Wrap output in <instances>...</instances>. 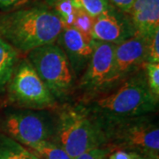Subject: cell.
Instances as JSON below:
<instances>
[{
	"mask_svg": "<svg viewBox=\"0 0 159 159\" xmlns=\"http://www.w3.org/2000/svg\"><path fill=\"white\" fill-rule=\"evenodd\" d=\"M157 102L144 72H141L127 78L114 92L93 101L87 108L104 123L148 115L156 110Z\"/></svg>",
	"mask_w": 159,
	"mask_h": 159,
	"instance_id": "obj_2",
	"label": "cell"
},
{
	"mask_svg": "<svg viewBox=\"0 0 159 159\" xmlns=\"http://www.w3.org/2000/svg\"><path fill=\"white\" fill-rule=\"evenodd\" d=\"M146 62V40L134 35L116 44L113 65L106 89H112L127 78L136 74V71Z\"/></svg>",
	"mask_w": 159,
	"mask_h": 159,
	"instance_id": "obj_8",
	"label": "cell"
},
{
	"mask_svg": "<svg viewBox=\"0 0 159 159\" xmlns=\"http://www.w3.org/2000/svg\"><path fill=\"white\" fill-rule=\"evenodd\" d=\"M45 1L48 3V5H50V6H54L56 3L59 2V1H62V0H45Z\"/></svg>",
	"mask_w": 159,
	"mask_h": 159,
	"instance_id": "obj_26",
	"label": "cell"
},
{
	"mask_svg": "<svg viewBox=\"0 0 159 159\" xmlns=\"http://www.w3.org/2000/svg\"><path fill=\"white\" fill-rule=\"evenodd\" d=\"M52 6H54L53 10L59 17L64 27H72L78 9L73 6L71 0H62Z\"/></svg>",
	"mask_w": 159,
	"mask_h": 159,
	"instance_id": "obj_17",
	"label": "cell"
},
{
	"mask_svg": "<svg viewBox=\"0 0 159 159\" xmlns=\"http://www.w3.org/2000/svg\"><path fill=\"white\" fill-rule=\"evenodd\" d=\"M31 0H0V10L11 11L27 5Z\"/></svg>",
	"mask_w": 159,
	"mask_h": 159,
	"instance_id": "obj_22",
	"label": "cell"
},
{
	"mask_svg": "<svg viewBox=\"0 0 159 159\" xmlns=\"http://www.w3.org/2000/svg\"><path fill=\"white\" fill-rule=\"evenodd\" d=\"M144 74L148 88L157 100L159 98V63L145 62L143 65Z\"/></svg>",
	"mask_w": 159,
	"mask_h": 159,
	"instance_id": "obj_18",
	"label": "cell"
},
{
	"mask_svg": "<svg viewBox=\"0 0 159 159\" xmlns=\"http://www.w3.org/2000/svg\"><path fill=\"white\" fill-rule=\"evenodd\" d=\"M62 49L72 66L74 74L86 68L94 51L95 41L74 27H64L57 37Z\"/></svg>",
	"mask_w": 159,
	"mask_h": 159,
	"instance_id": "obj_11",
	"label": "cell"
},
{
	"mask_svg": "<svg viewBox=\"0 0 159 159\" xmlns=\"http://www.w3.org/2000/svg\"><path fill=\"white\" fill-rule=\"evenodd\" d=\"M63 28L55 11L46 6L20 7L0 14V37L25 53L53 43Z\"/></svg>",
	"mask_w": 159,
	"mask_h": 159,
	"instance_id": "obj_1",
	"label": "cell"
},
{
	"mask_svg": "<svg viewBox=\"0 0 159 159\" xmlns=\"http://www.w3.org/2000/svg\"><path fill=\"white\" fill-rule=\"evenodd\" d=\"M159 31L146 40V62L159 63Z\"/></svg>",
	"mask_w": 159,
	"mask_h": 159,
	"instance_id": "obj_20",
	"label": "cell"
},
{
	"mask_svg": "<svg viewBox=\"0 0 159 159\" xmlns=\"http://www.w3.org/2000/svg\"><path fill=\"white\" fill-rule=\"evenodd\" d=\"M52 142L75 158L90 149L103 147L107 137L102 123L87 107L68 105L58 113Z\"/></svg>",
	"mask_w": 159,
	"mask_h": 159,
	"instance_id": "obj_3",
	"label": "cell"
},
{
	"mask_svg": "<svg viewBox=\"0 0 159 159\" xmlns=\"http://www.w3.org/2000/svg\"><path fill=\"white\" fill-rule=\"evenodd\" d=\"M110 150L104 147L90 149L74 159H107Z\"/></svg>",
	"mask_w": 159,
	"mask_h": 159,
	"instance_id": "obj_21",
	"label": "cell"
},
{
	"mask_svg": "<svg viewBox=\"0 0 159 159\" xmlns=\"http://www.w3.org/2000/svg\"><path fill=\"white\" fill-rule=\"evenodd\" d=\"M128 15L136 35L143 39L159 31V0H134Z\"/></svg>",
	"mask_w": 159,
	"mask_h": 159,
	"instance_id": "obj_12",
	"label": "cell"
},
{
	"mask_svg": "<svg viewBox=\"0 0 159 159\" xmlns=\"http://www.w3.org/2000/svg\"><path fill=\"white\" fill-rule=\"evenodd\" d=\"M116 44L95 41L94 51L81 76L80 87L88 93L106 89L113 65Z\"/></svg>",
	"mask_w": 159,
	"mask_h": 159,
	"instance_id": "obj_9",
	"label": "cell"
},
{
	"mask_svg": "<svg viewBox=\"0 0 159 159\" xmlns=\"http://www.w3.org/2000/svg\"><path fill=\"white\" fill-rule=\"evenodd\" d=\"M73 6L92 18H97L111 7L109 0H71Z\"/></svg>",
	"mask_w": 159,
	"mask_h": 159,
	"instance_id": "obj_16",
	"label": "cell"
},
{
	"mask_svg": "<svg viewBox=\"0 0 159 159\" xmlns=\"http://www.w3.org/2000/svg\"><path fill=\"white\" fill-rule=\"evenodd\" d=\"M134 1V0H109L111 6L126 14L130 12Z\"/></svg>",
	"mask_w": 159,
	"mask_h": 159,
	"instance_id": "obj_23",
	"label": "cell"
},
{
	"mask_svg": "<svg viewBox=\"0 0 159 159\" xmlns=\"http://www.w3.org/2000/svg\"><path fill=\"white\" fill-rule=\"evenodd\" d=\"M0 159H39L30 150L5 134H0Z\"/></svg>",
	"mask_w": 159,
	"mask_h": 159,
	"instance_id": "obj_14",
	"label": "cell"
},
{
	"mask_svg": "<svg viewBox=\"0 0 159 159\" xmlns=\"http://www.w3.org/2000/svg\"><path fill=\"white\" fill-rule=\"evenodd\" d=\"M17 62V51L0 37V91L9 83Z\"/></svg>",
	"mask_w": 159,
	"mask_h": 159,
	"instance_id": "obj_13",
	"label": "cell"
},
{
	"mask_svg": "<svg viewBox=\"0 0 159 159\" xmlns=\"http://www.w3.org/2000/svg\"><path fill=\"white\" fill-rule=\"evenodd\" d=\"M133 152H128L122 149H118L109 153V159H131Z\"/></svg>",
	"mask_w": 159,
	"mask_h": 159,
	"instance_id": "obj_24",
	"label": "cell"
},
{
	"mask_svg": "<svg viewBox=\"0 0 159 159\" xmlns=\"http://www.w3.org/2000/svg\"><path fill=\"white\" fill-rule=\"evenodd\" d=\"M39 159H74L57 143L43 141L27 147Z\"/></svg>",
	"mask_w": 159,
	"mask_h": 159,
	"instance_id": "obj_15",
	"label": "cell"
},
{
	"mask_svg": "<svg viewBox=\"0 0 159 159\" xmlns=\"http://www.w3.org/2000/svg\"><path fill=\"white\" fill-rule=\"evenodd\" d=\"M93 22H94V18L89 16L84 11L78 10L74 22L72 27L78 29L80 32H81L82 34H84L87 36L92 38L91 30H92V27H93Z\"/></svg>",
	"mask_w": 159,
	"mask_h": 159,
	"instance_id": "obj_19",
	"label": "cell"
},
{
	"mask_svg": "<svg viewBox=\"0 0 159 159\" xmlns=\"http://www.w3.org/2000/svg\"><path fill=\"white\" fill-rule=\"evenodd\" d=\"M131 159H149L148 157H142L141 155H138L136 153H133L132 154V157Z\"/></svg>",
	"mask_w": 159,
	"mask_h": 159,
	"instance_id": "obj_25",
	"label": "cell"
},
{
	"mask_svg": "<svg viewBox=\"0 0 159 159\" xmlns=\"http://www.w3.org/2000/svg\"><path fill=\"white\" fill-rule=\"evenodd\" d=\"M8 84L11 100L22 108L46 110L56 104L55 97L28 60L17 64Z\"/></svg>",
	"mask_w": 159,
	"mask_h": 159,
	"instance_id": "obj_7",
	"label": "cell"
},
{
	"mask_svg": "<svg viewBox=\"0 0 159 159\" xmlns=\"http://www.w3.org/2000/svg\"><path fill=\"white\" fill-rule=\"evenodd\" d=\"M102 125L107 142H111L122 150L158 159V125L148 115L104 122Z\"/></svg>",
	"mask_w": 159,
	"mask_h": 159,
	"instance_id": "obj_4",
	"label": "cell"
},
{
	"mask_svg": "<svg viewBox=\"0 0 159 159\" xmlns=\"http://www.w3.org/2000/svg\"><path fill=\"white\" fill-rule=\"evenodd\" d=\"M134 35L136 32L129 15L114 6L94 19L91 30L94 41L119 44Z\"/></svg>",
	"mask_w": 159,
	"mask_h": 159,
	"instance_id": "obj_10",
	"label": "cell"
},
{
	"mask_svg": "<svg viewBox=\"0 0 159 159\" xmlns=\"http://www.w3.org/2000/svg\"><path fill=\"white\" fill-rule=\"evenodd\" d=\"M0 128L7 136L28 147L53 140L56 120L44 110H14L2 118Z\"/></svg>",
	"mask_w": 159,
	"mask_h": 159,
	"instance_id": "obj_6",
	"label": "cell"
},
{
	"mask_svg": "<svg viewBox=\"0 0 159 159\" xmlns=\"http://www.w3.org/2000/svg\"><path fill=\"white\" fill-rule=\"evenodd\" d=\"M28 61L55 98L68 95L74 84V72L68 58L57 44L50 43L28 53Z\"/></svg>",
	"mask_w": 159,
	"mask_h": 159,
	"instance_id": "obj_5",
	"label": "cell"
}]
</instances>
